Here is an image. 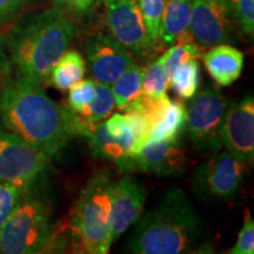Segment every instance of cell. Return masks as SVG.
Masks as SVG:
<instances>
[{"instance_id": "1", "label": "cell", "mask_w": 254, "mask_h": 254, "mask_svg": "<svg viewBox=\"0 0 254 254\" xmlns=\"http://www.w3.org/2000/svg\"><path fill=\"white\" fill-rule=\"evenodd\" d=\"M0 122L8 132L53 158L78 135L80 117L51 99L43 85L17 77L0 87Z\"/></svg>"}, {"instance_id": "2", "label": "cell", "mask_w": 254, "mask_h": 254, "mask_svg": "<svg viewBox=\"0 0 254 254\" xmlns=\"http://www.w3.org/2000/svg\"><path fill=\"white\" fill-rule=\"evenodd\" d=\"M74 34L71 18L57 5L19 18L4 39L17 77L43 85Z\"/></svg>"}, {"instance_id": "3", "label": "cell", "mask_w": 254, "mask_h": 254, "mask_svg": "<svg viewBox=\"0 0 254 254\" xmlns=\"http://www.w3.org/2000/svg\"><path fill=\"white\" fill-rule=\"evenodd\" d=\"M204 222L183 190H168L141 214L124 251L133 254L189 253L202 243Z\"/></svg>"}, {"instance_id": "4", "label": "cell", "mask_w": 254, "mask_h": 254, "mask_svg": "<svg viewBox=\"0 0 254 254\" xmlns=\"http://www.w3.org/2000/svg\"><path fill=\"white\" fill-rule=\"evenodd\" d=\"M36 184L21 190L20 198L0 230V253L36 254L50 249L53 241L51 205L37 192Z\"/></svg>"}, {"instance_id": "5", "label": "cell", "mask_w": 254, "mask_h": 254, "mask_svg": "<svg viewBox=\"0 0 254 254\" xmlns=\"http://www.w3.org/2000/svg\"><path fill=\"white\" fill-rule=\"evenodd\" d=\"M113 179L109 171L92 174L72 209L71 228L80 252L105 254L111 249L110 215Z\"/></svg>"}, {"instance_id": "6", "label": "cell", "mask_w": 254, "mask_h": 254, "mask_svg": "<svg viewBox=\"0 0 254 254\" xmlns=\"http://www.w3.org/2000/svg\"><path fill=\"white\" fill-rule=\"evenodd\" d=\"M247 165L227 151L217 152L193 172V194L201 201L234 198L249 174Z\"/></svg>"}, {"instance_id": "7", "label": "cell", "mask_w": 254, "mask_h": 254, "mask_svg": "<svg viewBox=\"0 0 254 254\" xmlns=\"http://www.w3.org/2000/svg\"><path fill=\"white\" fill-rule=\"evenodd\" d=\"M227 100L214 86H206L187 111L186 127L195 150L217 153L221 150V128L227 111Z\"/></svg>"}, {"instance_id": "8", "label": "cell", "mask_w": 254, "mask_h": 254, "mask_svg": "<svg viewBox=\"0 0 254 254\" xmlns=\"http://www.w3.org/2000/svg\"><path fill=\"white\" fill-rule=\"evenodd\" d=\"M51 159L14 133L0 129V183L26 189L46 172Z\"/></svg>"}, {"instance_id": "9", "label": "cell", "mask_w": 254, "mask_h": 254, "mask_svg": "<svg viewBox=\"0 0 254 254\" xmlns=\"http://www.w3.org/2000/svg\"><path fill=\"white\" fill-rule=\"evenodd\" d=\"M110 33L131 53L147 57L153 51L136 0H103Z\"/></svg>"}, {"instance_id": "10", "label": "cell", "mask_w": 254, "mask_h": 254, "mask_svg": "<svg viewBox=\"0 0 254 254\" xmlns=\"http://www.w3.org/2000/svg\"><path fill=\"white\" fill-rule=\"evenodd\" d=\"M232 15L224 0H193L189 30L200 47L226 44L234 32Z\"/></svg>"}, {"instance_id": "11", "label": "cell", "mask_w": 254, "mask_h": 254, "mask_svg": "<svg viewBox=\"0 0 254 254\" xmlns=\"http://www.w3.org/2000/svg\"><path fill=\"white\" fill-rule=\"evenodd\" d=\"M222 146L228 153L247 164L254 160V99H244L227 107L221 128Z\"/></svg>"}, {"instance_id": "12", "label": "cell", "mask_w": 254, "mask_h": 254, "mask_svg": "<svg viewBox=\"0 0 254 254\" xmlns=\"http://www.w3.org/2000/svg\"><path fill=\"white\" fill-rule=\"evenodd\" d=\"M86 62L94 81L111 85L134 63V58L112 34L98 33L87 41Z\"/></svg>"}, {"instance_id": "13", "label": "cell", "mask_w": 254, "mask_h": 254, "mask_svg": "<svg viewBox=\"0 0 254 254\" xmlns=\"http://www.w3.org/2000/svg\"><path fill=\"white\" fill-rule=\"evenodd\" d=\"M147 190L140 182L125 174L113 183L111 192L110 237L114 243L122 234L138 221L144 212Z\"/></svg>"}, {"instance_id": "14", "label": "cell", "mask_w": 254, "mask_h": 254, "mask_svg": "<svg viewBox=\"0 0 254 254\" xmlns=\"http://www.w3.org/2000/svg\"><path fill=\"white\" fill-rule=\"evenodd\" d=\"M135 166L160 177H179L189 168L180 138L145 145L134 155Z\"/></svg>"}, {"instance_id": "15", "label": "cell", "mask_w": 254, "mask_h": 254, "mask_svg": "<svg viewBox=\"0 0 254 254\" xmlns=\"http://www.w3.org/2000/svg\"><path fill=\"white\" fill-rule=\"evenodd\" d=\"M78 135L86 139L93 157L113 161L123 173H128L136 168L133 154L109 134L103 122L90 124L80 118Z\"/></svg>"}, {"instance_id": "16", "label": "cell", "mask_w": 254, "mask_h": 254, "mask_svg": "<svg viewBox=\"0 0 254 254\" xmlns=\"http://www.w3.org/2000/svg\"><path fill=\"white\" fill-rule=\"evenodd\" d=\"M206 71L219 86H230L241 75L244 53L227 44H219L204 55Z\"/></svg>"}, {"instance_id": "17", "label": "cell", "mask_w": 254, "mask_h": 254, "mask_svg": "<svg viewBox=\"0 0 254 254\" xmlns=\"http://www.w3.org/2000/svg\"><path fill=\"white\" fill-rule=\"evenodd\" d=\"M192 1L193 0H166L159 31V41L164 45H176L178 39L190 31Z\"/></svg>"}, {"instance_id": "18", "label": "cell", "mask_w": 254, "mask_h": 254, "mask_svg": "<svg viewBox=\"0 0 254 254\" xmlns=\"http://www.w3.org/2000/svg\"><path fill=\"white\" fill-rule=\"evenodd\" d=\"M85 72L86 62L82 56L75 50H67L53 65L49 78L53 86L65 92L80 81Z\"/></svg>"}, {"instance_id": "19", "label": "cell", "mask_w": 254, "mask_h": 254, "mask_svg": "<svg viewBox=\"0 0 254 254\" xmlns=\"http://www.w3.org/2000/svg\"><path fill=\"white\" fill-rule=\"evenodd\" d=\"M186 119L187 110L185 105L182 101H171L164 118L152 128L145 145L180 138V133L186 127Z\"/></svg>"}, {"instance_id": "20", "label": "cell", "mask_w": 254, "mask_h": 254, "mask_svg": "<svg viewBox=\"0 0 254 254\" xmlns=\"http://www.w3.org/2000/svg\"><path fill=\"white\" fill-rule=\"evenodd\" d=\"M144 69L142 66L133 63L110 85L116 106L119 110L123 111L126 105L136 99L142 93L141 85Z\"/></svg>"}, {"instance_id": "21", "label": "cell", "mask_w": 254, "mask_h": 254, "mask_svg": "<svg viewBox=\"0 0 254 254\" xmlns=\"http://www.w3.org/2000/svg\"><path fill=\"white\" fill-rule=\"evenodd\" d=\"M200 65L196 59L178 66L170 74L168 86L178 94L180 99H193L200 87Z\"/></svg>"}, {"instance_id": "22", "label": "cell", "mask_w": 254, "mask_h": 254, "mask_svg": "<svg viewBox=\"0 0 254 254\" xmlns=\"http://www.w3.org/2000/svg\"><path fill=\"white\" fill-rule=\"evenodd\" d=\"M168 82L170 75L165 69L164 57L160 56L144 69L141 91L144 94L151 97H163L166 94Z\"/></svg>"}, {"instance_id": "23", "label": "cell", "mask_w": 254, "mask_h": 254, "mask_svg": "<svg viewBox=\"0 0 254 254\" xmlns=\"http://www.w3.org/2000/svg\"><path fill=\"white\" fill-rule=\"evenodd\" d=\"M114 107H116V101L110 85L95 81V95L88 106L86 114L81 119L90 124L104 122L105 119L109 118Z\"/></svg>"}, {"instance_id": "24", "label": "cell", "mask_w": 254, "mask_h": 254, "mask_svg": "<svg viewBox=\"0 0 254 254\" xmlns=\"http://www.w3.org/2000/svg\"><path fill=\"white\" fill-rule=\"evenodd\" d=\"M236 26L253 41L254 36V0H224Z\"/></svg>"}, {"instance_id": "25", "label": "cell", "mask_w": 254, "mask_h": 254, "mask_svg": "<svg viewBox=\"0 0 254 254\" xmlns=\"http://www.w3.org/2000/svg\"><path fill=\"white\" fill-rule=\"evenodd\" d=\"M139 9L144 19L148 37L152 43L159 41V31H160L161 18H163L166 0H136Z\"/></svg>"}, {"instance_id": "26", "label": "cell", "mask_w": 254, "mask_h": 254, "mask_svg": "<svg viewBox=\"0 0 254 254\" xmlns=\"http://www.w3.org/2000/svg\"><path fill=\"white\" fill-rule=\"evenodd\" d=\"M94 95L95 81L93 79H81L74 86L69 88L68 107L80 118H84Z\"/></svg>"}, {"instance_id": "27", "label": "cell", "mask_w": 254, "mask_h": 254, "mask_svg": "<svg viewBox=\"0 0 254 254\" xmlns=\"http://www.w3.org/2000/svg\"><path fill=\"white\" fill-rule=\"evenodd\" d=\"M164 66L168 75L176 69L178 66L183 65L189 62V60L201 58V51L200 46L195 43H186V44H176L172 45L166 53H164Z\"/></svg>"}, {"instance_id": "28", "label": "cell", "mask_w": 254, "mask_h": 254, "mask_svg": "<svg viewBox=\"0 0 254 254\" xmlns=\"http://www.w3.org/2000/svg\"><path fill=\"white\" fill-rule=\"evenodd\" d=\"M104 125L109 134L117 139L134 157V138H133L132 128L126 116L118 113L113 114L111 118L104 122Z\"/></svg>"}, {"instance_id": "29", "label": "cell", "mask_w": 254, "mask_h": 254, "mask_svg": "<svg viewBox=\"0 0 254 254\" xmlns=\"http://www.w3.org/2000/svg\"><path fill=\"white\" fill-rule=\"evenodd\" d=\"M230 254H253L254 253V222L250 211L245 212L243 227L238 234L237 243L228 251Z\"/></svg>"}, {"instance_id": "30", "label": "cell", "mask_w": 254, "mask_h": 254, "mask_svg": "<svg viewBox=\"0 0 254 254\" xmlns=\"http://www.w3.org/2000/svg\"><path fill=\"white\" fill-rule=\"evenodd\" d=\"M21 190L11 184L0 183V230L20 198Z\"/></svg>"}, {"instance_id": "31", "label": "cell", "mask_w": 254, "mask_h": 254, "mask_svg": "<svg viewBox=\"0 0 254 254\" xmlns=\"http://www.w3.org/2000/svg\"><path fill=\"white\" fill-rule=\"evenodd\" d=\"M31 0H0V25L14 20Z\"/></svg>"}, {"instance_id": "32", "label": "cell", "mask_w": 254, "mask_h": 254, "mask_svg": "<svg viewBox=\"0 0 254 254\" xmlns=\"http://www.w3.org/2000/svg\"><path fill=\"white\" fill-rule=\"evenodd\" d=\"M97 0H56V4L64 11L71 12L75 15H84L90 12Z\"/></svg>"}, {"instance_id": "33", "label": "cell", "mask_w": 254, "mask_h": 254, "mask_svg": "<svg viewBox=\"0 0 254 254\" xmlns=\"http://www.w3.org/2000/svg\"><path fill=\"white\" fill-rule=\"evenodd\" d=\"M11 71L12 65L8 56L5 52L4 38L0 36V78L7 77V75L11 74Z\"/></svg>"}, {"instance_id": "34", "label": "cell", "mask_w": 254, "mask_h": 254, "mask_svg": "<svg viewBox=\"0 0 254 254\" xmlns=\"http://www.w3.org/2000/svg\"><path fill=\"white\" fill-rule=\"evenodd\" d=\"M0 129H1V127H0Z\"/></svg>"}]
</instances>
